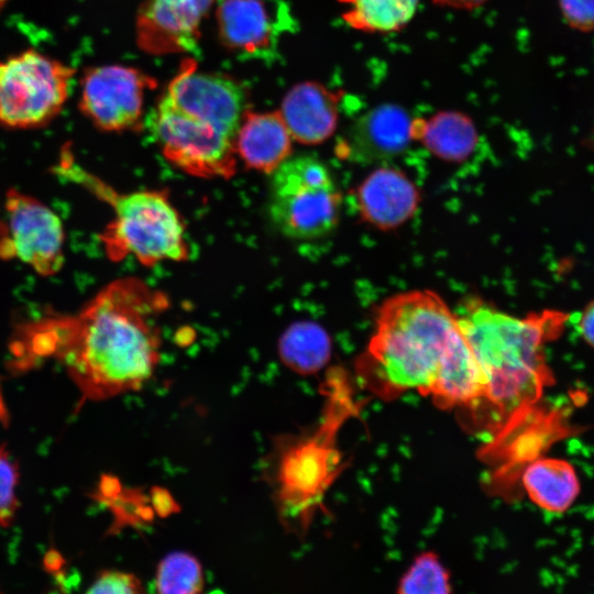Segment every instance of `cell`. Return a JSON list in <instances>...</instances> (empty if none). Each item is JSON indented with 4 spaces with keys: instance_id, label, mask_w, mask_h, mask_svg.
Listing matches in <instances>:
<instances>
[{
    "instance_id": "obj_1",
    "label": "cell",
    "mask_w": 594,
    "mask_h": 594,
    "mask_svg": "<svg viewBox=\"0 0 594 594\" xmlns=\"http://www.w3.org/2000/svg\"><path fill=\"white\" fill-rule=\"evenodd\" d=\"M168 305L165 294L140 278H118L76 315H54L19 328L10 343L9 367L22 373L54 359L82 399L139 391L160 362L158 319Z\"/></svg>"
},
{
    "instance_id": "obj_2",
    "label": "cell",
    "mask_w": 594,
    "mask_h": 594,
    "mask_svg": "<svg viewBox=\"0 0 594 594\" xmlns=\"http://www.w3.org/2000/svg\"><path fill=\"white\" fill-rule=\"evenodd\" d=\"M469 351L457 312L437 293L413 289L380 305L356 371L385 398L411 389L431 395L442 373Z\"/></svg>"
},
{
    "instance_id": "obj_3",
    "label": "cell",
    "mask_w": 594,
    "mask_h": 594,
    "mask_svg": "<svg viewBox=\"0 0 594 594\" xmlns=\"http://www.w3.org/2000/svg\"><path fill=\"white\" fill-rule=\"evenodd\" d=\"M457 315L483 377L482 403L493 408L501 432H508L549 383L544 345L561 334L569 316L544 310L515 317L476 298Z\"/></svg>"
},
{
    "instance_id": "obj_4",
    "label": "cell",
    "mask_w": 594,
    "mask_h": 594,
    "mask_svg": "<svg viewBox=\"0 0 594 594\" xmlns=\"http://www.w3.org/2000/svg\"><path fill=\"white\" fill-rule=\"evenodd\" d=\"M53 170L105 199L114 217L100 234L107 256L112 261L134 257L144 266L182 262L189 257L184 220L165 190H138L118 194L76 164L68 146L62 150Z\"/></svg>"
},
{
    "instance_id": "obj_5",
    "label": "cell",
    "mask_w": 594,
    "mask_h": 594,
    "mask_svg": "<svg viewBox=\"0 0 594 594\" xmlns=\"http://www.w3.org/2000/svg\"><path fill=\"white\" fill-rule=\"evenodd\" d=\"M341 194L328 167L310 155L289 156L270 174L267 212L295 240L324 237L338 224Z\"/></svg>"
},
{
    "instance_id": "obj_6",
    "label": "cell",
    "mask_w": 594,
    "mask_h": 594,
    "mask_svg": "<svg viewBox=\"0 0 594 594\" xmlns=\"http://www.w3.org/2000/svg\"><path fill=\"white\" fill-rule=\"evenodd\" d=\"M75 69L35 50L0 62V125L29 130L47 125L63 110Z\"/></svg>"
},
{
    "instance_id": "obj_7",
    "label": "cell",
    "mask_w": 594,
    "mask_h": 594,
    "mask_svg": "<svg viewBox=\"0 0 594 594\" xmlns=\"http://www.w3.org/2000/svg\"><path fill=\"white\" fill-rule=\"evenodd\" d=\"M148 130L165 158L184 173L226 179L235 172L237 134L209 118L179 109L162 96Z\"/></svg>"
},
{
    "instance_id": "obj_8",
    "label": "cell",
    "mask_w": 594,
    "mask_h": 594,
    "mask_svg": "<svg viewBox=\"0 0 594 594\" xmlns=\"http://www.w3.org/2000/svg\"><path fill=\"white\" fill-rule=\"evenodd\" d=\"M6 221L0 223V257H16L42 276L64 264V228L59 217L38 199L9 189Z\"/></svg>"
},
{
    "instance_id": "obj_9",
    "label": "cell",
    "mask_w": 594,
    "mask_h": 594,
    "mask_svg": "<svg viewBox=\"0 0 594 594\" xmlns=\"http://www.w3.org/2000/svg\"><path fill=\"white\" fill-rule=\"evenodd\" d=\"M150 79L135 68L106 65L85 70L79 110L106 132L133 130L141 124Z\"/></svg>"
},
{
    "instance_id": "obj_10",
    "label": "cell",
    "mask_w": 594,
    "mask_h": 594,
    "mask_svg": "<svg viewBox=\"0 0 594 594\" xmlns=\"http://www.w3.org/2000/svg\"><path fill=\"white\" fill-rule=\"evenodd\" d=\"M217 0H147L138 20L141 46L155 53L194 52L199 25Z\"/></svg>"
},
{
    "instance_id": "obj_11",
    "label": "cell",
    "mask_w": 594,
    "mask_h": 594,
    "mask_svg": "<svg viewBox=\"0 0 594 594\" xmlns=\"http://www.w3.org/2000/svg\"><path fill=\"white\" fill-rule=\"evenodd\" d=\"M282 11L271 0H220L217 21L222 43L245 57H272L282 31Z\"/></svg>"
},
{
    "instance_id": "obj_12",
    "label": "cell",
    "mask_w": 594,
    "mask_h": 594,
    "mask_svg": "<svg viewBox=\"0 0 594 594\" xmlns=\"http://www.w3.org/2000/svg\"><path fill=\"white\" fill-rule=\"evenodd\" d=\"M419 200L415 184L403 172L389 167L371 173L355 191L361 218L384 230L396 228L413 217Z\"/></svg>"
},
{
    "instance_id": "obj_13",
    "label": "cell",
    "mask_w": 594,
    "mask_h": 594,
    "mask_svg": "<svg viewBox=\"0 0 594 594\" xmlns=\"http://www.w3.org/2000/svg\"><path fill=\"white\" fill-rule=\"evenodd\" d=\"M413 138V121L397 106L383 105L362 116L352 127L348 154L358 162H374L400 154Z\"/></svg>"
},
{
    "instance_id": "obj_14",
    "label": "cell",
    "mask_w": 594,
    "mask_h": 594,
    "mask_svg": "<svg viewBox=\"0 0 594 594\" xmlns=\"http://www.w3.org/2000/svg\"><path fill=\"white\" fill-rule=\"evenodd\" d=\"M279 113L293 140L307 145L320 144L336 130L338 98L320 84L302 82L287 92Z\"/></svg>"
},
{
    "instance_id": "obj_15",
    "label": "cell",
    "mask_w": 594,
    "mask_h": 594,
    "mask_svg": "<svg viewBox=\"0 0 594 594\" xmlns=\"http://www.w3.org/2000/svg\"><path fill=\"white\" fill-rule=\"evenodd\" d=\"M292 147L293 138L279 111L244 113L235 150L249 168L270 175L292 155Z\"/></svg>"
},
{
    "instance_id": "obj_16",
    "label": "cell",
    "mask_w": 594,
    "mask_h": 594,
    "mask_svg": "<svg viewBox=\"0 0 594 594\" xmlns=\"http://www.w3.org/2000/svg\"><path fill=\"white\" fill-rule=\"evenodd\" d=\"M521 482L529 498L552 514L565 513L581 491L574 466L557 458H541L530 462L522 473Z\"/></svg>"
},
{
    "instance_id": "obj_17",
    "label": "cell",
    "mask_w": 594,
    "mask_h": 594,
    "mask_svg": "<svg viewBox=\"0 0 594 594\" xmlns=\"http://www.w3.org/2000/svg\"><path fill=\"white\" fill-rule=\"evenodd\" d=\"M413 138L438 157L461 162L474 150L477 141L475 127L461 112L442 111L428 120L413 121Z\"/></svg>"
},
{
    "instance_id": "obj_18",
    "label": "cell",
    "mask_w": 594,
    "mask_h": 594,
    "mask_svg": "<svg viewBox=\"0 0 594 594\" xmlns=\"http://www.w3.org/2000/svg\"><path fill=\"white\" fill-rule=\"evenodd\" d=\"M331 343L327 332L314 322L292 326L282 337V361L298 374L319 372L329 361Z\"/></svg>"
},
{
    "instance_id": "obj_19",
    "label": "cell",
    "mask_w": 594,
    "mask_h": 594,
    "mask_svg": "<svg viewBox=\"0 0 594 594\" xmlns=\"http://www.w3.org/2000/svg\"><path fill=\"white\" fill-rule=\"evenodd\" d=\"M343 20L363 32L387 33L400 30L414 16L419 0H341Z\"/></svg>"
},
{
    "instance_id": "obj_20",
    "label": "cell",
    "mask_w": 594,
    "mask_h": 594,
    "mask_svg": "<svg viewBox=\"0 0 594 594\" xmlns=\"http://www.w3.org/2000/svg\"><path fill=\"white\" fill-rule=\"evenodd\" d=\"M204 584L201 564L190 553L172 552L158 563L155 586L161 594H196Z\"/></svg>"
},
{
    "instance_id": "obj_21",
    "label": "cell",
    "mask_w": 594,
    "mask_h": 594,
    "mask_svg": "<svg viewBox=\"0 0 594 594\" xmlns=\"http://www.w3.org/2000/svg\"><path fill=\"white\" fill-rule=\"evenodd\" d=\"M398 593L446 594L451 592L450 576L432 552L418 556L399 582Z\"/></svg>"
},
{
    "instance_id": "obj_22",
    "label": "cell",
    "mask_w": 594,
    "mask_h": 594,
    "mask_svg": "<svg viewBox=\"0 0 594 594\" xmlns=\"http://www.w3.org/2000/svg\"><path fill=\"white\" fill-rule=\"evenodd\" d=\"M19 464L6 443L0 446V527H9L15 517L19 501L15 488L19 483Z\"/></svg>"
},
{
    "instance_id": "obj_23",
    "label": "cell",
    "mask_w": 594,
    "mask_h": 594,
    "mask_svg": "<svg viewBox=\"0 0 594 594\" xmlns=\"http://www.w3.org/2000/svg\"><path fill=\"white\" fill-rule=\"evenodd\" d=\"M87 592L94 594H140L144 592V588L141 580L132 573L102 570L97 574Z\"/></svg>"
},
{
    "instance_id": "obj_24",
    "label": "cell",
    "mask_w": 594,
    "mask_h": 594,
    "mask_svg": "<svg viewBox=\"0 0 594 594\" xmlns=\"http://www.w3.org/2000/svg\"><path fill=\"white\" fill-rule=\"evenodd\" d=\"M565 23L580 32L594 31V0H558Z\"/></svg>"
},
{
    "instance_id": "obj_25",
    "label": "cell",
    "mask_w": 594,
    "mask_h": 594,
    "mask_svg": "<svg viewBox=\"0 0 594 594\" xmlns=\"http://www.w3.org/2000/svg\"><path fill=\"white\" fill-rule=\"evenodd\" d=\"M576 328L583 341L594 349V299L582 309Z\"/></svg>"
},
{
    "instance_id": "obj_26",
    "label": "cell",
    "mask_w": 594,
    "mask_h": 594,
    "mask_svg": "<svg viewBox=\"0 0 594 594\" xmlns=\"http://www.w3.org/2000/svg\"><path fill=\"white\" fill-rule=\"evenodd\" d=\"M487 0H433L435 3L455 8V9H474L484 4Z\"/></svg>"
},
{
    "instance_id": "obj_27",
    "label": "cell",
    "mask_w": 594,
    "mask_h": 594,
    "mask_svg": "<svg viewBox=\"0 0 594 594\" xmlns=\"http://www.w3.org/2000/svg\"><path fill=\"white\" fill-rule=\"evenodd\" d=\"M62 559H63L62 556L57 551L55 550L50 551L45 556V559H44V565L46 570L52 571V572L57 571L62 566V563H63Z\"/></svg>"
},
{
    "instance_id": "obj_28",
    "label": "cell",
    "mask_w": 594,
    "mask_h": 594,
    "mask_svg": "<svg viewBox=\"0 0 594 594\" xmlns=\"http://www.w3.org/2000/svg\"><path fill=\"white\" fill-rule=\"evenodd\" d=\"M8 418H9L8 410L4 405V402L1 395V389H0V422H3L6 426L8 422Z\"/></svg>"
}]
</instances>
